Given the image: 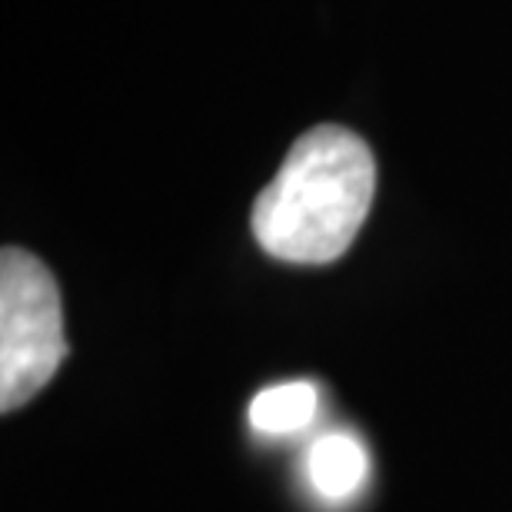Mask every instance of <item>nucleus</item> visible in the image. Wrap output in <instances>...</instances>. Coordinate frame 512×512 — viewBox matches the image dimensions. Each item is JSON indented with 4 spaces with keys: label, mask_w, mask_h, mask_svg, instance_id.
<instances>
[{
    "label": "nucleus",
    "mask_w": 512,
    "mask_h": 512,
    "mask_svg": "<svg viewBox=\"0 0 512 512\" xmlns=\"http://www.w3.org/2000/svg\"><path fill=\"white\" fill-rule=\"evenodd\" d=\"M376 190L370 147L346 127H316L286 153L256 197V243L286 263H333L356 240Z\"/></svg>",
    "instance_id": "1"
},
{
    "label": "nucleus",
    "mask_w": 512,
    "mask_h": 512,
    "mask_svg": "<svg viewBox=\"0 0 512 512\" xmlns=\"http://www.w3.org/2000/svg\"><path fill=\"white\" fill-rule=\"evenodd\" d=\"M67 356L64 310L50 270L34 253H0V409L24 406Z\"/></svg>",
    "instance_id": "2"
},
{
    "label": "nucleus",
    "mask_w": 512,
    "mask_h": 512,
    "mask_svg": "<svg viewBox=\"0 0 512 512\" xmlns=\"http://www.w3.org/2000/svg\"><path fill=\"white\" fill-rule=\"evenodd\" d=\"M306 469L316 493L326 499H346L366 479V449L350 433H326L310 446Z\"/></svg>",
    "instance_id": "3"
},
{
    "label": "nucleus",
    "mask_w": 512,
    "mask_h": 512,
    "mask_svg": "<svg viewBox=\"0 0 512 512\" xmlns=\"http://www.w3.org/2000/svg\"><path fill=\"white\" fill-rule=\"evenodd\" d=\"M316 386L306 380H293L283 386H270L250 399V426L266 436L296 433V429L310 426L316 416Z\"/></svg>",
    "instance_id": "4"
}]
</instances>
